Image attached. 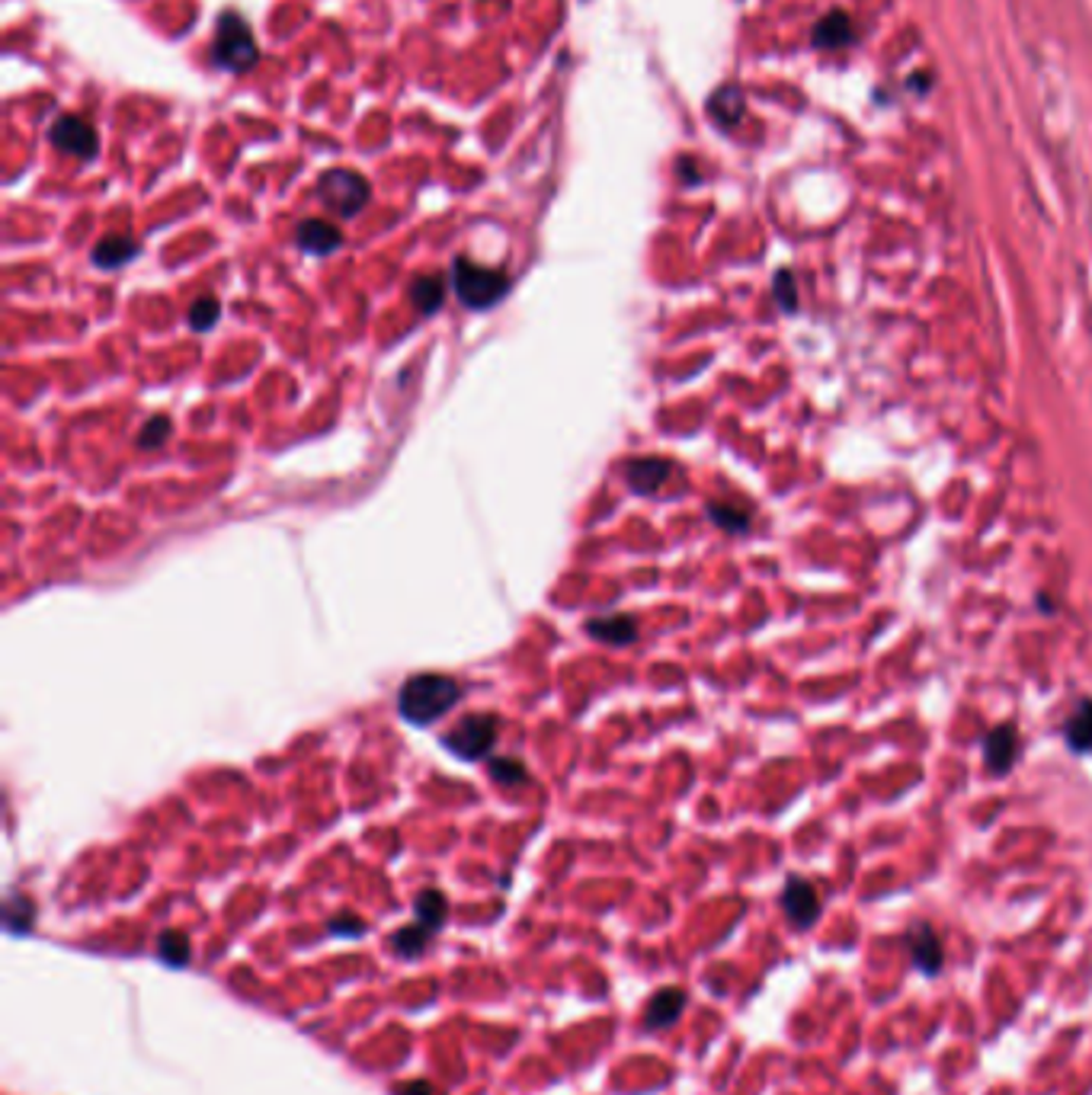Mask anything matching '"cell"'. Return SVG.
I'll use <instances>...</instances> for the list:
<instances>
[{"label": "cell", "instance_id": "7c38bea8", "mask_svg": "<svg viewBox=\"0 0 1092 1095\" xmlns=\"http://www.w3.org/2000/svg\"><path fill=\"white\" fill-rule=\"evenodd\" d=\"M910 954H913V964L923 970V973H936L942 967V945H939V935L926 926V923H917L910 929Z\"/></svg>", "mask_w": 1092, "mask_h": 1095}, {"label": "cell", "instance_id": "9c48e42d", "mask_svg": "<svg viewBox=\"0 0 1092 1095\" xmlns=\"http://www.w3.org/2000/svg\"><path fill=\"white\" fill-rule=\"evenodd\" d=\"M782 907H785V913H789V920L795 926H811L817 920V913H820V897H817L811 881L789 878V885L782 891Z\"/></svg>", "mask_w": 1092, "mask_h": 1095}, {"label": "cell", "instance_id": "3957f363", "mask_svg": "<svg viewBox=\"0 0 1092 1095\" xmlns=\"http://www.w3.org/2000/svg\"><path fill=\"white\" fill-rule=\"evenodd\" d=\"M452 292L459 295V301L465 308L484 311V308H494L506 298L510 276L503 270H491V266H481L468 257H459L452 263Z\"/></svg>", "mask_w": 1092, "mask_h": 1095}, {"label": "cell", "instance_id": "4316f807", "mask_svg": "<svg viewBox=\"0 0 1092 1095\" xmlns=\"http://www.w3.org/2000/svg\"><path fill=\"white\" fill-rule=\"evenodd\" d=\"M331 932H337V935H359V932H363V923L353 920V916H340V920L331 923Z\"/></svg>", "mask_w": 1092, "mask_h": 1095}, {"label": "cell", "instance_id": "7a4b0ae2", "mask_svg": "<svg viewBox=\"0 0 1092 1095\" xmlns=\"http://www.w3.org/2000/svg\"><path fill=\"white\" fill-rule=\"evenodd\" d=\"M260 61V49L257 39L247 26V20L238 11H225L215 23V36H211V64L225 68L232 74H244Z\"/></svg>", "mask_w": 1092, "mask_h": 1095}, {"label": "cell", "instance_id": "6da1fadb", "mask_svg": "<svg viewBox=\"0 0 1092 1095\" xmlns=\"http://www.w3.org/2000/svg\"><path fill=\"white\" fill-rule=\"evenodd\" d=\"M462 699V686L452 676L443 673H420L410 676L401 692H397V711L404 721L426 727L432 721H440L449 708H456V702Z\"/></svg>", "mask_w": 1092, "mask_h": 1095}, {"label": "cell", "instance_id": "5bb4252c", "mask_svg": "<svg viewBox=\"0 0 1092 1095\" xmlns=\"http://www.w3.org/2000/svg\"><path fill=\"white\" fill-rule=\"evenodd\" d=\"M410 301L420 314H432L440 311L446 301V276H417L410 282Z\"/></svg>", "mask_w": 1092, "mask_h": 1095}, {"label": "cell", "instance_id": "83f0119b", "mask_svg": "<svg viewBox=\"0 0 1092 1095\" xmlns=\"http://www.w3.org/2000/svg\"><path fill=\"white\" fill-rule=\"evenodd\" d=\"M397 1095H436V1089H432L429 1082L417 1079V1082H407V1085H401V1089H397Z\"/></svg>", "mask_w": 1092, "mask_h": 1095}, {"label": "cell", "instance_id": "484cf974", "mask_svg": "<svg viewBox=\"0 0 1092 1095\" xmlns=\"http://www.w3.org/2000/svg\"><path fill=\"white\" fill-rule=\"evenodd\" d=\"M773 289H776V301H779V308L792 314V311L798 308V298H795V276H792L789 270L776 273Z\"/></svg>", "mask_w": 1092, "mask_h": 1095}, {"label": "cell", "instance_id": "7402d4cb", "mask_svg": "<svg viewBox=\"0 0 1092 1095\" xmlns=\"http://www.w3.org/2000/svg\"><path fill=\"white\" fill-rule=\"evenodd\" d=\"M426 939H429V929L426 926H404L391 935V945L401 958H417L423 948H426Z\"/></svg>", "mask_w": 1092, "mask_h": 1095}, {"label": "cell", "instance_id": "8fae6325", "mask_svg": "<svg viewBox=\"0 0 1092 1095\" xmlns=\"http://www.w3.org/2000/svg\"><path fill=\"white\" fill-rule=\"evenodd\" d=\"M587 634L603 641V644L622 647V644H631L637 637V625L631 615H622V612L618 615H596L587 621Z\"/></svg>", "mask_w": 1092, "mask_h": 1095}, {"label": "cell", "instance_id": "5b68a950", "mask_svg": "<svg viewBox=\"0 0 1092 1095\" xmlns=\"http://www.w3.org/2000/svg\"><path fill=\"white\" fill-rule=\"evenodd\" d=\"M500 737V721L494 714H465L446 737V749L456 753L459 759L478 762L484 756H491V749L497 746Z\"/></svg>", "mask_w": 1092, "mask_h": 1095}, {"label": "cell", "instance_id": "e0dca14e", "mask_svg": "<svg viewBox=\"0 0 1092 1095\" xmlns=\"http://www.w3.org/2000/svg\"><path fill=\"white\" fill-rule=\"evenodd\" d=\"M1073 753H1092V702H1082L1063 727Z\"/></svg>", "mask_w": 1092, "mask_h": 1095}, {"label": "cell", "instance_id": "ffe728a7", "mask_svg": "<svg viewBox=\"0 0 1092 1095\" xmlns=\"http://www.w3.org/2000/svg\"><path fill=\"white\" fill-rule=\"evenodd\" d=\"M158 954H161V961H167L173 967H183V964H189L192 948H189V939L180 929H167L158 939Z\"/></svg>", "mask_w": 1092, "mask_h": 1095}, {"label": "cell", "instance_id": "d4e9b609", "mask_svg": "<svg viewBox=\"0 0 1092 1095\" xmlns=\"http://www.w3.org/2000/svg\"><path fill=\"white\" fill-rule=\"evenodd\" d=\"M491 776L500 782V785H522L529 779L525 773V765L519 759H491Z\"/></svg>", "mask_w": 1092, "mask_h": 1095}, {"label": "cell", "instance_id": "9a60e30c", "mask_svg": "<svg viewBox=\"0 0 1092 1095\" xmlns=\"http://www.w3.org/2000/svg\"><path fill=\"white\" fill-rule=\"evenodd\" d=\"M683 1006H686L683 990H661L658 997L650 1000V1006H647V1025H650V1028H667V1025H673V1022L680 1019Z\"/></svg>", "mask_w": 1092, "mask_h": 1095}, {"label": "cell", "instance_id": "ac0fdd59", "mask_svg": "<svg viewBox=\"0 0 1092 1095\" xmlns=\"http://www.w3.org/2000/svg\"><path fill=\"white\" fill-rule=\"evenodd\" d=\"M708 113H711V119L721 123L724 129H727V126H737V119L743 116V96H740V90H737V87L718 90V93L711 96V103H708Z\"/></svg>", "mask_w": 1092, "mask_h": 1095}, {"label": "cell", "instance_id": "2e32d148", "mask_svg": "<svg viewBox=\"0 0 1092 1095\" xmlns=\"http://www.w3.org/2000/svg\"><path fill=\"white\" fill-rule=\"evenodd\" d=\"M413 913H417V923L426 926L429 932L432 929H440L449 916V901L443 891H423L413 904Z\"/></svg>", "mask_w": 1092, "mask_h": 1095}, {"label": "cell", "instance_id": "ba28073f", "mask_svg": "<svg viewBox=\"0 0 1092 1095\" xmlns=\"http://www.w3.org/2000/svg\"><path fill=\"white\" fill-rule=\"evenodd\" d=\"M295 244L311 257H327V254L340 250L344 231L331 222H323V218H308V222H301L295 231Z\"/></svg>", "mask_w": 1092, "mask_h": 1095}, {"label": "cell", "instance_id": "44dd1931", "mask_svg": "<svg viewBox=\"0 0 1092 1095\" xmlns=\"http://www.w3.org/2000/svg\"><path fill=\"white\" fill-rule=\"evenodd\" d=\"M849 39H852V26L843 14H833L817 26V45H823V49H839Z\"/></svg>", "mask_w": 1092, "mask_h": 1095}, {"label": "cell", "instance_id": "d6986e66", "mask_svg": "<svg viewBox=\"0 0 1092 1095\" xmlns=\"http://www.w3.org/2000/svg\"><path fill=\"white\" fill-rule=\"evenodd\" d=\"M708 519L724 532H746L749 528V509L740 503H708Z\"/></svg>", "mask_w": 1092, "mask_h": 1095}, {"label": "cell", "instance_id": "4fadbf2b", "mask_svg": "<svg viewBox=\"0 0 1092 1095\" xmlns=\"http://www.w3.org/2000/svg\"><path fill=\"white\" fill-rule=\"evenodd\" d=\"M132 257H138V244H135L132 238H126V235H109V238H103V241L93 247V254H90V260H93L96 266H103V270H116V266L129 263Z\"/></svg>", "mask_w": 1092, "mask_h": 1095}, {"label": "cell", "instance_id": "30bf717a", "mask_svg": "<svg viewBox=\"0 0 1092 1095\" xmlns=\"http://www.w3.org/2000/svg\"><path fill=\"white\" fill-rule=\"evenodd\" d=\"M670 475L673 465L667 459H631L625 465V481L634 494H658Z\"/></svg>", "mask_w": 1092, "mask_h": 1095}, {"label": "cell", "instance_id": "52a82bcc", "mask_svg": "<svg viewBox=\"0 0 1092 1095\" xmlns=\"http://www.w3.org/2000/svg\"><path fill=\"white\" fill-rule=\"evenodd\" d=\"M1019 759V730L1013 724H1000L984 740V762L994 776H1006Z\"/></svg>", "mask_w": 1092, "mask_h": 1095}, {"label": "cell", "instance_id": "277c9868", "mask_svg": "<svg viewBox=\"0 0 1092 1095\" xmlns=\"http://www.w3.org/2000/svg\"><path fill=\"white\" fill-rule=\"evenodd\" d=\"M317 199L331 208L334 215L340 218H353L359 215L369 199H372V186L366 177H359L356 170H347V167H337V170H327L320 180H317Z\"/></svg>", "mask_w": 1092, "mask_h": 1095}, {"label": "cell", "instance_id": "cb8c5ba5", "mask_svg": "<svg viewBox=\"0 0 1092 1095\" xmlns=\"http://www.w3.org/2000/svg\"><path fill=\"white\" fill-rule=\"evenodd\" d=\"M170 432H173V426L167 416H151L138 432V449H161L170 440Z\"/></svg>", "mask_w": 1092, "mask_h": 1095}, {"label": "cell", "instance_id": "603a6c76", "mask_svg": "<svg viewBox=\"0 0 1092 1095\" xmlns=\"http://www.w3.org/2000/svg\"><path fill=\"white\" fill-rule=\"evenodd\" d=\"M218 314H222V304H218V298L215 295H202L189 308V327H192V331H211V327L218 323Z\"/></svg>", "mask_w": 1092, "mask_h": 1095}, {"label": "cell", "instance_id": "8992f818", "mask_svg": "<svg viewBox=\"0 0 1092 1095\" xmlns=\"http://www.w3.org/2000/svg\"><path fill=\"white\" fill-rule=\"evenodd\" d=\"M49 142L61 151V154H71V157H80V161H90L96 154V132L80 119V116H58L52 132H49Z\"/></svg>", "mask_w": 1092, "mask_h": 1095}]
</instances>
